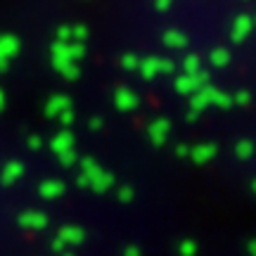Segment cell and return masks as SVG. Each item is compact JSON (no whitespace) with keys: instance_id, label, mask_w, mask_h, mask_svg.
<instances>
[{"instance_id":"cell-27","label":"cell","mask_w":256,"mask_h":256,"mask_svg":"<svg viewBox=\"0 0 256 256\" xmlns=\"http://www.w3.org/2000/svg\"><path fill=\"white\" fill-rule=\"evenodd\" d=\"M26 145H28V150H31V152H38V150H43V145H46V142H43V138H40V136H36V133H34V136L26 138Z\"/></svg>"},{"instance_id":"cell-8","label":"cell","mask_w":256,"mask_h":256,"mask_svg":"<svg viewBox=\"0 0 256 256\" xmlns=\"http://www.w3.org/2000/svg\"><path fill=\"white\" fill-rule=\"evenodd\" d=\"M48 214L46 211H38V209H26V211H22L19 214V228H24V230H34V232H38V230H43L48 228Z\"/></svg>"},{"instance_id":"cell-24","label":"cell","mask_w":256,"mask_h":256,"mask_svg":"<svg viewBox=\"0 0 256 256\" xmlns=\"http://www.w3.org/2000/svg\"><path fill=\"white\" fill-rule=\"evenodd\" d=\"M57 159H60V164H62V166H66V168H72V166L78 164V152H76V150H69V152H64V154H60Z\"/></svg>"},{"instance_id":"cell-9","label":"cell","mask_w":256,"mask_h":256,"mask_svg":"<svg viewBox=\"0 0 256 256\" xmlns=\"http://www.w3.org/2000/svg\"><path fill=\"white\" fill-rule=\"evenodd\" d=\"M254 31V19L249 14H238L232 19V26H230V40L238 46V43H244Z\"/></svg>"},{"instance_id":"cell-13","label":"cell","mask_w":256,"mask_h":256,"mask_svg":"<svg viewBox=\"0 0 256 256\" xmlns=\"http://www.w3.org/2000/svg\"><path fill=\"white\" fill-rule=\"evenodd\" d=\"M50 150L55 152L57 156L64 154V152H69V150H76V138L69 128H62L60 133H55V138L50 140Z\"/></svg>"},{"instance_id":"cell-6","label":"cell","mask_w":256,"mask_h":256,"mask_svg":"<svg viewBox=\"0 0 256 256\" xmlns=\"http://www.w3.org/2000/svg\"><path fill=\"white\" fill-rule=\"evenodd\" d=\"M204 86H209V74L204 72H197V74H180V76H176L174 81V88L176 92H180V95H194L197 90H202Z\"/></svg>"},{"instance_id":"cell-25","label":"cell","mask_w":256,"mask_h":256,"mask_svg":"<svg viewBox=\"0 0 256 256\" xmlns=\"http://www.w3.org/2000/svg\"><path fill=\"white\" fill-rule=\"evenodd\" d=\"M57 43H72V26H60L55 34Z\"/></svg>"},{"instance_id":"cell-3","label":"cell","mask_w":256,"mask_h":256,"mask_svg":"<svg viewBox=\"0 0 256 256\" xmlns=\"http://www.w3.org/2000/svg\"><path fill=\"white\" fill-rule=\"evenodd\" d=\"M206 107H220V110H230L232 107V95L218 90L214 86H204L202 90H197L190 98V112L202 114Z\"/></svg>"},{"instance_id":"cell-39","label":"cell","mask_w":256,"mask_h":256,"mask_svg":"<svg viewBox=\"0 0 256 256\" xmlns=\"http://www.w3.org/2000/svg\"><path fill=\"white\" fill-rule=\"evenodd\" d=\"M252 19H254V26H256V17H252Z\"/></svg>"},{"instance_id":"cell-31","label":"cell","mask_w":256,"mask_h":256,"mask_svg":"<svg viewBox=\"0 0 256 256\" xmlns=\"http://www.w3.org/2000/svg\"><path fill=\"white\" fill-rule=\"evenodd\" d=\"M124 256H142V249L138 244H128V247H124Z\"/></svg>"},{"instance_id":"cell-18","label":"cell","mask_w":256,"mask_h":256,"mask_svg":"<svg viewBox=\"0 0 256 256\" xmlns=\"http://www.w3.org/2000/svg\"><path fill=\"white\" fill-rule=\"evenodd\" d=\"M254 154H256L254 140H249V138H242V140H238V142H235V156H238V159L247 162V159H252Z\"/></svg>"},{"instance_id":"cell-4","label":"cell","mask_w":256,"mask_h":256,"mask_svg":"<svg viewBox=\"0 0 256 256\" xmlns=\"http://www.w3.org/2000/svg\"><path fill=\"white\" fill-rule=\"evenodd\" d=\"M174 72H176L174 60H168V57H156V55L142 57V60H140V66H138V74H140L145 81H152L156 76H171Z\"/></svg>"},{"instance_id":"cell-34","label":"cell","mask_w":256,"mask_h":256,"mask_svg":"<svg viewBox=\"0 0 256 256\" xmlns=\"http://www.w3.org/2000/svg\"><path fill=\"white\" fill-rule=\"evenodd\" d=\"M249 254L256 256V240H252V242H249Z\"/></svg>"},{"instance_id":"cell-33","label":"cell","mask_w":256,"mask_h":256,"mask_svg":"<svg viewBox=\"0 0 256 256\" xmlns=\"http://www.w3.org/2000/svg\"><path fill=\"white\" fill-rule=\"evenodd\" d=\"M154 5H156V10H159V12H166V10L174 5V0H156Z\"/></svg>"},{"instance_id":"cell-19","label":"cell","mask_w":256,"mask_h":256,"mask_svg":"<svg viewBox=\"0 0 256 256\" xmlns=\"http://www.w3.org/2000/svg\"><path fill=\"white\" fill-rule=\"evenodd\" d=\"M209 64L216 66V69H223L230 64V50L228 48H214L209 52Z\"/></svg>"},{"instance_id":"cell-12","label":"cell","mask_w":256,"mask_h":256,"mask_svg":"<svg viewBox=\"0 0 256 256\" xmlns=\"http://www.w3.org/2000/svg\"><path fill=\"white\" fill-rule=\"evenodd\" d=\"M218 156V145L216 142H200V145L190 147V159L194 164H209L211 159Z\"/></svg>"},{"instance_id":"cell-17","label":"cell","mask_w":256,"mask_h":256,"mask_svg":"<svg viewBox=\"0 0 256 256\" xmlns=\"http://www.w3.org/2000/svg\"><path fill=\"white\" fill-rule=\"evenodd\" d=\"M162 43H164L168 50H185L190 40H188V36H185L180 28H168V31L162 34Z\"/></svg>"},{"instance_id":"cell-29","label":"cell","mask_w":256,"mask_h":256,"mask_svg":"<svg viewBox=\"0 0 256 256\" xmlns=\"http://www.w3.org/2000/svg\"><path fill=\"white\" fill-rule=\"evenodd\" d=\"M60 121H62V126H64V128H66V126H72L74 121H76V114H74V110L64 112L62 116H60Z\"/></svg>"},{"instance_id":"cell-30","label":"cell","mask_w":256,"mask_h":256,"mask_svg":"<svg viewBox=\"0 0 256 256\" xmlns=\"http://www.w3.org/2000/svg\"><path fill=\"white\" fill-rule=\"evenodd\" d=\"M88 126H90L92 133H98V130H102V128H104V119H100V116H92V119L88 121Z\"/></svg>"},{"instance_id":"cell-21","label":"cell","mask_w":256,"mask_h":256,"mask_svg":"<svg viewBox=\"0 0 256 256\" xmlns=\"http://www.w3.org/2000/svg\"><path fill=\"white\" fill-rule=\"evenodd\" d=\"M197 252H200V244L194 240H183L178 244V254L180 256H197Z\"/></svg>"},{"instance_id":"cell-22","label":"cell","mask_w":256,"mask_h":256,"mask_svg":"<svg viewBox=\"0 0 256 256\" xmlns=\"http://www.w3.org/2000/svg\"><path fill=\"white\" fill-rule=\"evenodd\" d=\"M140 60H142V57L133 55V52H128V55L121 57V66H124L126 72H138V66H140Z\"/></svg>"},{"instance_id":"cell-11","label":"cell","mask_w":256,"mask_h":256,"mask_svg":"<svg viewBox=\"0 0 256 256\" xmlns=\"http://www.w3.org/2000/svg\"><path fill=\"white\" fill-rule=\"evenodd\" d=\"M114 107L124 114L128 112H136L140 107V95L136 90H130V88H116L114 92Z\"/></svg>"},{"instance_id":"cell-23","label":"cell","mask_w":256,"mask_h":256,"mask_svg":"<svg viewBox=\"0 0 256 256\" xmlns=\"http://www.w3.org/2000/svg\"><path fill=\"white\" fill-rule=\"evenodd\" d=\"M88 26H83V24H76V26H72V40L74 43H83L86 46V38H88Z\"/></svg>"},{"instance_id":"cell-14","label":"cell","mask_w":256,"mask_h":256,"mask_svg":"<svg viewBox=\"0 0 256 256\" xmlns=\"http://www.w3.org/2000/svg\"><path fill=\"white\" fill-rule=\"evenodd\" d=\"M64 192H66V185H64V180H60V178H48V180H43V183L38 185V194L48 202L60 200Z\"/></svg>"},{"instance_id":"cell-35","label":"cell","mask_w":256,"mask_h":256,"mask_svg":"<svg viewBox=\"0 0 256 256\" xmlns=\"http://www.w3.org/2000/svg\"><path fill=\"white\" fill-rule=\"evenodd\" d=\"M2 110H5V92L0 90V112H2Z\"/></svg>"},{"instance_id":"cell-15","label":"cell","mask_w":256,"mask_h":256,"mask_svg":"<svg viewBox=\"0 0 256 256\" xmlns=\"http://www.w3.org/2000/svg\"><path fill=\"white\" fill-rule=\"evenodd\" d=\"M24 171H26V166L22 164V162H17V159H14V162H8V164L2 166V171H0V183L5 185V188H8V185H14L19 178L24 176Z\"/></svg>"},{"instance_id":"cell-7","label":"cell","mask_w":256,"mask_h":256,"mask_svg":"<svg viewBox=\"0 0 256 256\" xmlns=\"http://www.w3.org/2000/svg\"><path fill=\"white\" fill-rule=\"evenodd\" d=\"M168 136H171V121L168 119L156 116V119L150 121V126H147V138H150V142H152L154 147L166 145Z\"/></svg>"},{"instance_id":"cell-16","label":"cell","mask_w":256,"mask_h":256,"mask_svg":"<svg viewBox=\"0 0 256 256\" xmlns=\"http://www.w3.org/2000/svg\"><path fill=\"white\" fill-rule=\"evenodd\" d=\"M19 50H22V43H19L17 36H12V34H0V60L10 62L12 57L19 55Z\"/></svg>"},{"instance_id":"cell-32","label":"cell","mask_w":256,"mask_h":256,"mask_svg":"<svg viewBox=\"0 0 256 256\" xmlns=\"http://www.w3.org/2000/svg\"><path fill=\"white\" fill-rule=\"evenodd\" d=\"M176 156H190V147L183 145V142H180V145H176Z\"/></svg>"},{"instance_id":"cell-28","label":"cell","mask_w":256,"mask_h":256,"mask_svg":"<svg viewBox=\"0 0 256 256\" xmlns=\"http://www.w3.org/2000/svg\"><path fill=\"white\" fill-rule=\"evenodd\" d=\"M116 194H119L121 202H133V197H136V192H133L130 185H121L119 190H116Z\"/></svg>"},{"instance_id":"cell-37","label":"cell","mask_w":256,"mask_h":256,"mask_svg":"<svg viewBox=\"0 0 256 256\" xmlns=\"http://www.w3.org/2000/svg\"><path fill=\"white\" fill-rule=\"evenodd\" d=\"M60 256H74V254H72V252H69V249H66V252H62V254H60Z\"/></svg>"},{"instance_id":"cell-1","label":"cell","mask_w":256,"mask_h":256,"mask_svg":"<svg viewBox=\"0 0 256 256\" xmlns=\"http://www.w3.org/2000/svg\"><path fill=\"white\" fill-rule=\"evenodd\" d=\"M86 55V46L83 43H52L50 48V57H52V69H55L62 78L66 81H76L78 78V60Z\"/></svg>"},{"instance_id":"cell-20","label":"cell","mask_w":256,"mask_h":256,"mask_svg":"<svg viewBox=\"0 0 256 256\" xmlns=\"http://www.w3.org/2000/svg\"><path fill=\"white\" fill-rule=\"evenodd\" d=\"M202 72V57L190 52V55H185L180 60V74H197Z\"/></svg>"},{"instance_id":"cell-38","label":"cell","mask_w":256,"mask_h":256,"mask_svg":"<svg viewBox=\"0 0 256 256\" xmlns=\"http://www.w3.org/2000/svg\"><path fill=\"white\" fill-rule=\"evenodd\" d=\"M252 190H254V194H256V180H254V183H252Z\"/></svg>"},{"instance_id":"cell-2","label":"cell","mask_w":256,"mask_h":256,"mask_svg":"<svg viewBox=\"0 0 256 256\" xmlns=\"http://www.w3.org/2000/svg\"><path fill=\"white\" fill-rule=\"evenodd\" d=\"M78 168H81V171H78V178H76L78 188H90V190L98 192V194H102V192H107L114 188V176H112V171H104L90 156L78 159Z\"/></svg>"},{"instance_id":"cell-26","label":"cell","mask_w":256,"mask_h":256,"mask_svg":"<svg viewBox=\"0 0 256 256\" xmlns=\"http://www.w3.org/2000/svg\"><path fill=\"white\" fill-rule=\"evenodd\" d=\"M249 102H252V95L247 90H240L232 95V104H238V107H247Z\"/></svg>"},{"instance_id":"cell-10","label":"cell","mask_w":256,"mask_h":256,"mask_svg":"<svg viewBox=\"0 0 256 256\" xmlns=\"http://www.w3.org/2000/svg\"><path fill=\"white\" fill-rule=\"evenodd\" d=\"M72 110V98L69 95H64V92H55V95H50L46 102V107H43V112H46L48 119H60L64 112Z\"/></svg>"},{"instance_id":"cell-5","label":"cell","mask_w":256,"mask_h":256,"mask_svg":"<svg viewBox=\"0 0 256 256\" xmlns=\"http://www.w3.org/2000/svg\"><path fill=\"white\" fill-rule=\"evenodd\" d=\"M83 242H86V230L81 226H62L52 240V252L62 254L66 252V247H78Z\"/></svg>"},{"instance_id":"cell-36","label":"cell","mask_w":256,"mask_h":256,"mask_svg":"<svg viewBox=\"0 0 256 256\" xmlns=\"http://www.w3.org/2000/svg\"><path fill=\"white\" fill-rule=\"evenodd\" d=\"M8 66H10V62H5V60H0V72H8Z\"/></svg>"}]
</instances>
